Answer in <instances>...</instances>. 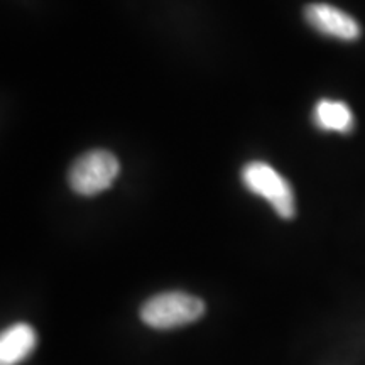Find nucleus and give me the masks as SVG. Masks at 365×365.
<instances>
[{
	"label": "nucleus",
	"mask_w": 365,
	"mask_h": 365,
	"mask_svg": "<svg viewBox=\"0 0 365 365\" xmlns=\"http://www.w3.org/2000/svg\"><path fill=\"white\" fill-rule=\"evenodd\" d=\"M203 299L193 294L170 291L153 296L140 308V318L145 325L158 330H171V328L185 327L203 317Z\"/></svg>",
	"instance_id": "nucleus-1"
},
{
	"label": "nucleus",
	"mask_w": 365,
	"mask_h": 365,
	"mask_svg": "<svg viewBox=\"0 0 365 365\" xmlns=\"http://www.w3.org/2000/svg\"><path fill=\"white\" fill-rule=\"evenodd\" d=\"M242 182L254 195L267 200L281 218L291 220L296 215L294 191L284 176L269 166L267 163L252 161L245 164L240 173Z\"/></svg>",
	"instance_id": "nucleus-2"
},
{
	"label": "nucleus",
	"mask_w": 365,
	"mask_h": 365,
	"mask_svg": "<svg viewBox=\"0 0 365 365\" xmlns=\"http://www.w3.org/2000/svg\"><path fill=\"white\" fill-rule=\"evenodd\" d=\"M120 173L118 159L112 153L95 149L85 153L71 164L68 182L81 196H93L108 190Z\"/></svg>",
	"instance_id": "nucleus-3"
},
{
	"label": "nucleus",
	"mask_w": 365,
	"mask_h": 365,
	"mask_svg": "<svg viewBox=\"0 0 365 365\" xmlns=\"http://www.w3.org/2000/svg\"><path fill=\"white\" fill-rule=\"evenodd\" d=\"M304 19L318 33L341 41L360 38V26L352 16L328 4H309L304 7Z\"/></svg>",
	"instance_id": "nucleus-4"
},
{
	"label": "nucleus",
	"mask_w": 365,
	"mask_h": 365,
	"mask_svg": "<svg viewBox=\"0 0 365 365\" xmlns=\"http://www.w3.org/2000/svg\"><path fill=\"white\" fill-rule=\"evenodd\" d=\"M38 335L27 323L9 327L0 336V365H19L33 354Z\"/></svg>",
	"instance_id": "nucleus-5"
},
{
	"label": "nucleus",
	"mask_w": 365,
	"mask_h": 365,
	"mask_svg": "<svg viewBox=\"0 0 365 365\" xmlns=\"http://www.w3.org/2000/svg\"><path fill=\"white\" fill-rule=\"evenodd\" d=\"M314 122L322 130L350 132L354 127V115L350 107L335 100H319L314 108Z\"/></svg>",
	"instance_id": "nucleus-6"
}]
</instances>
